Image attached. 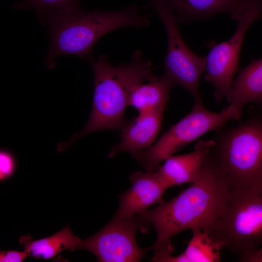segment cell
<instances>
[{
  "label": "cell",
  "instance_id": "1",
  "mask_svg": "<svg viewBox=\"0 0 262 262\" xmlns=\"http://www.w3.org/2000/svg\"><path fill=\"white\" fill-rule=\"evenodd\" d=\"M230 191L223 177L206 157L196 181L169 201L139 214L156 231V241L151 246L154 254L172 253L171 239L181 231L195 229L208 231L222 211Z\"/></svg>",
  "mask_w": 262,
  "mask_h": 262
},
{
  "label": "cell",
  "instance_id": "2",
  "mask_svg": "<svg viewBox=\"0 0 262 262\" xmlns=\"http://www.w3.org/2000/svg\"><path fill=\"white\" fill-rule=\"evenodd\" d=\"M94 75V91L91 113L84 129L73 135L66 143L57 147L62 151L81 137L103 130L120 131L125 120V110L129 97L137 84L155 79L152 64L139 50L134 52L127 64L113 66L108 57L99 56L91 62Z\"/></svg>",
  "mask_w": 262,
  "mask_h": 262
},
{
  "label": "cell",
  "instance_id": "3",
  "mask_svg": "<svg viewBox=\"0 0 262 262\" xmlns=\"http://www.w3.org/2000/svg\"><path fill=\"white\" fill-rule=\"evenodd\" d=\"M50 44L45 63L52 67L59 56H85L102 36L118 28H144L149 15L142 14L131 5L109 11L84 12L73 3L48 11Z\"/></svg>",
  "mask_w": 262,
  "mask_h": 262
},
{
  "label": "cell",
  "instance_id": "4",
  "mask_svg": "<svg viewBox=\"0 0 262 262\" xmlns=\"http://www.w3.org/2000/svg\"><path fill=\"white\" fill-rule=\"evenodd\" d=\"M215 131L207 157L229 189H262V110Z\"/></svg>",
  "mask_w": 262,
  "mask_h": 262
},
{
  "label": "cell",
  "instance_id": "5",
  "mask_svg": "<svg viewBox=\"0 0 262 262\" xmlns=\"http://www.w3.org/2000/svg\"><path fill=\"white\" fill-rule=\"evenodd\" d=\"M207 232L223 248L239 256L258 247L262 243V189L230 190Z\"/></svg>",
  "mask_w": 262,
  "mask_h": 262
},
{
  "label": "cell",
  "instance_id": "6",
  "mask_svg": "<svg viewBox=\"0 0 262 262\" xmlns=\"http://www.w3.org/2000/svg\"><path fill=\"white\" fill-rule=\"evenodd\" d=\"M240 119L228 106L220 112L205 108L202 101H195L192 111L164 132L149 147L131 155L146 170L155 171L169 156L230 120Z\"/></svg>",
  "mask_w": 262,
  "mask_h": 262
},
{
  "label": "cell",
  "instance_id": "7",
  "mask_svg": "<svg viewBox=\"0 0 262 262\" xmlns=\"http://www.w3.org/2000/svg\"><path fill=\"white\" fill-rule=\"evenodd\" d=\"M152 8L161 19L166 32L167 49L163 63L164 74L175 86L187 90L195 101H202L199 91L200 77L206 70V57L188 47L180 33L179 20L167 0H150Z\"/></svg>",
  "mask_w": 262,
  "mask_h": 262
},
{
  "label": "cell",
  "instance_id": "8",
  "mask_svg": "<svg viewBox=\"0 0 262 262\" xmlns=\"http://www.w3.org/2000/svg\"><path fill=\"white\" fill-rule=\"evenodd\" d=\"M146 224L139 215L122 218L114 217L98 232L82 240L80 249L93 254L98 262H139L148 249L138 246L136 234Z\"/></svg>",
  "mask_w": 262,
  "mask_h": 262
},
{
  "label": "cell",
  "instance_id": "9",
  "mask_svg": "<svg viewBox=\"0 0 262 262\" xmlns=\"http://www.w3.org/2000/svg\"><path fill=\"white\" fill-rule=\"evenodd\" d=\"M261 14L258 8L230 15L237 20L236 30L229 40L214 45L206 57L205 79L214 87L217 101L229 102L233 78L238 69L239 57L246 33Z\"/></svg>",
  "mask_w": 262,
  "mask_h": 262
},
{
  "label": "cell",
  "instance_id": "10",
  "mask_svg": "<svg viewBox=\"0 0 262 262\" xmlns=\"http://www.w3.org/2000/svg\"><path fill=\"white\" fill-rule=\"evenodd\" d=\"M130 188L119 196L118 209L114 217L122 218L139 215L150 206L164 201L167 189L156 171H137L130 176Z\"/></svg>",
  "mask_w": 262,
  "mask_h": 262
},
{
  "label": "cell",
  "instance_id": "11",
  "mask_svg": "<svg viewBox=\"0 0 262 262\" xmlns=\"http://www.w3.org/2000/svg\"><path fill=\"white\" fill-rule=\"evenodd\" d=\"M164 111L159 109L139 113L134 118L125 120L120 130L121 141L112 147L108 157L121 152L132 155L151 147L160 131Z\"/></svg>",
  "mask_w": 262,
  "mask_h": 262
},
{
  "label": "cell",
  "instance_id": "12",
  "mask_svg": "<svg viewBox=\"0 0 262 262\" xmlns=\"http://www.w3.org/2000/svg\"><path fill=\"white\" fill-rule=\"evenodd\" d=\"M212 144V139L200 140L193 151L166 158L155 171L167 188L196 181Z\"/></svg>",
  "mask_w": 262,
  "mask_h": 262
},
{
  "label": "cell",
  "instance_id": "13",
  "mask_svg": "<svg viewBox=\"0 0 262 262\" xmlns=\"http://www.w3.org/2000/svg\"><path fill=\"white\" fill-rule=\"evenodd\" d=\"M179 21L206 19L223 12L230 15L258 7V0H167Z\"/></svg>",
  "mask_w": 262,
  "mask_h": 262
},
{
  "label": "cell",
  "instance_id": "14",
  "mask_svg": "<svg viewBox=\"0 0 262 262\" xmlns=\"http://www.w3.org/2000/svg\"><path fill=\"white\" fill-rule=\"evenodd\" d=\"M262 104V58L252 61L233 82L228 107L240 118L243 109L250 103Z\"/></svg>",
  "mask_w": 262,
  "mask_h": 262
},
{
  "label": "cell",
  "instance_id": "15",
  "mask_svg": "<svg viewBox=\"0 0 262 262\" xmlns=\"http://www.w3.org/2000/svg\"><path fill=\"white\" fill-rule=\"evenodd\" d=\"M174 86L172 82L164 73L153 80L140 82L131 92L129 105L139 113L164 110L169 99L171 89Z\"/></svg>",
  "mask_w": 262,
  "mask_h": 262
},
{
  "label": "cell",
  "instance_id": "16",
  "mask_svg": "<svg viewBox=\"0 0 262 262\" xmlns=\"http://www.w3.org/2000/svg\"><path fill=\"white\" fill-rule=\"evenodd\" d=\"M19 242L28 256L48 260L65 250L73 251L80 249L82 240L75 236L67 225L51 236L33 240L30 235H25L19 238Z\"/></svg>",
  "mask_w": 262,
  "mask_h": 262
},
{
  "label": "cell",
  "instance_id": "17",
  "mask_svg": "<svg viewBox=\"0 0 262 262\" xmlns=\"http://www.w3.org/2000/svg\"><path fill=\"white\" fill-rule=\"evenodd\" d=\"M184 251L175 256V262H219L221 246L205 230L195 229Z\"/></svg>",
  "mask_w": 262,
  "mask_h": 262
},
{
  "label": "cell",
  "instance_id": "18",
  "mask_svg": "<svg viewBox=\"0 0 262 262\" xmlns=\"http://www.w3.org/2000/svg\"><path fill=\"white\" fill-rule=\"evenodd\" d=\"M16 168L15 156L9 150L1 148L0 150V180L3 181L11 177Z\"/></svg>",
  "mask_w": 262,
  "mask_h": 262
},
{
  "label": "cell",
  "instance_id": "19",
  "mask_svg": "<svg viewBox=\"0 0 262 262\" xmlns=\"http://www.w3.org/2000/svg\"><path fill=\"white\" fill-rule=\"evenodd\" d=\"M74 0H27V3L39 12L54 9L73 3Z\"/></svg>",
  "mask_w": 262,
  "mask_h": 262
},
{
  "label": "cell",
  "instance_id": "20",
  "mask_svg": "<svg viewBox=\"0 0 262 262\" xmlns=\"http://www.w3.org/2000/svg\"><path fill=\"white\" fill-rule=\"evenodd\" d=\"M27 253L16 250H5L0 251V262H21L28 257Z\"/></svg>",
  "mask_w": 262,
  "mask_h": 262
},
{
  "label": "cell",
  "instance_id": "21",
  "mask_svg": "<svg viewBox=\"0 0 262 262\" xmlns=\"http://www.w3.org/2000/svg\"><path fill=\"white\" fill-rule=\"evenodd\" d=\"M242 262H262V246L255 248L239 256Z\"/></svg>",
  "mask_w": 262,
  "mask_h": 262
},
{
  "label": "cell",
  "instance_id": "22",
  "mask_svg": "<svg viewBox=\"0 0 262 262\" xmlns=\"http://www.w3.org/2000/svg\"><path fill=\"white\" fill-rule=\"evenodd\" d=\"M259 8L260 12L262 13V0H259Z\"/></svg>",
  "mask_w": 262,
  "mask_h": 262
}]
</instances>
